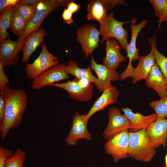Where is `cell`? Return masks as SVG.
Masks as SVG:
<instances>
[{"mask_svg":"<svg viewBox=\"0 0 167 167\" xmlns=\"http://www.w3.org/2000/svg\"><path fill=\"white\" fill-rule=\"evenodd\" d=\"M0 92L6 105L4 118L0 125L1 138L4 140L10 130L17 127L20 124L28 101L26 94L23 88L13 89L7 85Z\"/></svg>","mask_w":167,"mask_h":167,"instance_id":"cell-1","label":"cell"},{"mask_svg":"<svg viewBox=\"0 0 167 167\" xmlns=\"http://www.w3.org/2000/svg\"><path fill=\"white\" fill-rule=\"evenodd\" d=\"M153 146L146 129L129 133V157L139 161L149 162L156 154Z\"/></svg>","mask_w":167,"mask_h":167,"instance_id":"cell-2","label":"cell"},{"mask_svg":"<svg viewBox=\"0 0 167 167\" xmlns=\"http://www.w3.org/2000/svg\"><path fill=\"white\" fill-rule=\"evenodd\" d=\"M136 22V19L135 18L130 21H118L115 19L113 13L110 11L109 14H107L100 23V35L102 36L101 43L107 39L114 38L119 42L122 48L126 51L129 44L128 41V34L126 29L123 27V25Z\"/></svg>","mask_w":167,"mask_h":167,"instance_id":"cell-3","label":"cell"},{"mask_svg":"<svg viewBox=\"0 0 167 167\" xmlns=\"http://www.w3.org/2000/svg\"><path fill=\"white\" fill-rule=\"evenodd\" d=\"M69 0H45V5L43 9L36 12L29 22L25 30L17 41H25L26 37L39 29L45 19L51 12L59 7L67 6Z\"/></svg>","mask_w":167,"mask_h":167,"instance_id":"cell-4","label":"cell"},{"mask_svg":"<svg viewBox=\"0 0 167 167\" xmlns=\"http://www.w3.org/2000/svg\"><path fill=\"white\" fill-rule=\"evenodd\" d=\"M42 49L38 57L31 63H27L24 71L27 77L34 79L42 72L59 63L58 58L49 52L46 45L42 43Z\"/></svg>","mask_w":167,"mask_h":167,"instance_id":"cell-5","label":"cell"},{"mask_svg":"<svg viewBox=\"0 0 167 167\" xmlns=\"http://www.w3.org/2000/svg\"><path fill=\"white\" fill-rule=\"evenodd\" d=\"M129 133L128 130L123 131L108 140L105 144V152L112 157L115 163L121 159L129 157Z\"/></svg>","mask_w":167,"mask_h":167,"instance_id":"cell-6","label":"cell"},{"mask_svg":"<svg viewBox=\"0 0 167 167\" xmlns=\"http://www.w3.org/2000/svg\"><path fill=\"white\" fill-rule=\"evenodd\" d=\"M76 34L77 41L81 46L83 54L87 57L92 55L93 51L98 46L99 30L94 24H86L78 28Z\"/></svg>","mask_w":167,"mask_h":167,"instance_id":"cell-7","label":"cell"},{"mask_svg":"<svg viewBox=\"0 0 167 167\" xmlns=\"http://www.w3.org/2000/svg\"><path fill=\"white\" fill-rule=\"evenodd\" d=\"M108 114V123L102 134L105 139L109 140L122 131L131 128L128 120L124 114H121L118 107H113L109 109Z\"/></svg>","mask_w":167,"mask_h":167,"instance_id":"cell-8","label":"cell"},{"mask_svg":"<svg viewBox=\"0 0 167 167\" xmlns=\"http://www.w3.org/2000/svg\"><path fill=\"white\" fill-rule=\"evenodd\" d=\"M66 66L64 64L58 63L47 69L33 79L31 88L39 90L68 78V74L65 71Z\"/></svg>","mask_w":167,"mask_h":167,"instance_id":"cell-9","label":"cell"},{"mask_svg":"<svg viewBox=\"0 0 167 167\" xmlns=\"http://www.w3.org/2000/svg\"><path fill=\"white\" fill-rule=\"evenodd\" d=\"M88 120L86 114H79L76 112L73 118L70 131L65 138V141L68 145L76 146L78 140L80 139L89 141L91 140V135L87 128Z\"/></svg>","mask_w":167,"mask_h":167,"instance_id":"cell-10","label":"cell"},{"mask_svg":"<svg viewBox=\"0 0 167 167\" xmlns=\"http://www.w3.org/2000/svg\"><path fill=\"white\" fill-rule=\"evenodd\" d=\"M91 56L89 66L95 72L97 76V81L95 85L98 91L103 92L112 86V81L120 79V75L116 69L109 68L103 64H98L92 55Z\"/></svg>","mask_w":167,"mask_h":167,"instance_id":"cell-11","label":"cell"},{"mask_svg":"<svg viewBox=\"0 0 167 167\" xmlns=\"http://www.w3.org/2000/svg\"><path fill=\"white\" fill-rule=\"evenodd\" d=\"M147 21L145 19L142 20L139 24L135 25V23L130 24L131 31V36L126 52V58L129 59L128 64L124 71L120 74V79L122 80L129 77L134 67L132 64V61L138 59L139 49L136 47V41L137 36L141 29L146 25Z\"/></svg>","mask_w":167,"mask_h":167,"instance_id":"cell-12","label":"cell"},{"mask_svg":"<svg viewBox=\"0 0 167 167\" xmlns=\"http://www.w3.org/2000/svg\"><path fill=\"white\" fill-rule=\"evenodd\" d=\"M119 4L127 5L125 0H90L87 6V19L89 20L97 21L100 23L107 15V11Z\"/></svg>","mask_w":167,"mask_h":167,"instance_id":"cell-13","label":"cell"},{"mask_svg":"<svg viewBox=\"0 0 167 167\" xmlns=\"http://www.w3.org/2000/svg\"><path fill=\"white\" fill-rule=\"evenodd\" d=\"M50 86L64 90L68 92L69 96L72 99L80 101L89 100L93 94L94 86L92 84L87 87H83L79 84L78 79L75 78L63 83H54Z\"/></svg>","mask_w":167,"mask_h":167,"instance_id":"cell-14","label":"cell"},{"mask_svg":"<svg viewBox=\"0 0 167 167\" xmlns=\"http://www.w3.org/2000/svg\"><path fill=\"white\" fill-rule=\"evenodd\" d=\"M24 42L13 41L8 38L0 42V62L4 67L17 63L19 58V52L23 50Z\"/></svg>","mask_w":167,"mask_h":167,"instance_id":"cell-15","label":"cell"},{"mask_svg":"<svg viewBox=\"0 0 167 167\" xmlns=\"http://www.w3.org/2000/svg\"><path fill=\"white\" fill-rule=\"evenodd\" d=\"M152 145L156 148L167 146V118H158L146 129Z\"/></svg>","mask_w":167,"mask_h":167,"instance_id":"cell-16","label":"cell"},{"mask_svg":"<svg viewBox=\"0 0 167 167\" xmlns=\"http://www.w3.org/2000/svg\"><path fill=\"white\" fill-rule=\"evenodd\" d=\"M122 111L130 122L131 128L129 132H135L142 129H146L157 118V116L155 113L151 115L145 116L139 112L135 113L129 108H122Z\"/></svg>","mask_w":167,"mask_h":167,"instance_id":"cell-17","label":"cell"},{"mask_svg":"<svg viewBox=\"0 0 167 167\" xmlns=\"http://www.w3.org/2000/svg\"><path fill=\"white\" fill-rule=\"evenodd\" d=\"M145 84L148 88L154 89L160 99L167 96V82L156 62L145 80Z\"/></svg>","mask_w":167,"mask_h":167,"instance_id":"cell-18","label":"cell"},{"mask_svg":"<svg viewBox=\"0 0 167 167\" xmlns=\"http://www.w3.org/2000/svg\"><path fill=\"white\" fill-rule=\"evenodd\" d=\"M105 41L106 55L103 59V64L109 68L116 69L126 58L121 53V48L115 38H111Z\"/></svg>","mask_w":167,"mask_h":167,"instance_id":"cell-19","label":"cell"},{"mask_svg":"<svg viewBox=\"0 0 167 167\" xmlns=\"http://www.w3.org/2000/svg\"><path fill=\"white\" fill-rule=\"evenodd\" d=\"M138 60L137 66L135 68H134L129 77L132 79L133 84H135L143 79L146 80L156 62L154 55L152 49L147 55L139 56Z\"/></svg>","mask_w":167,"mask_h":167,"instance_id":"cell-20","label":"cell"},{"mask_svg":"<svg viewBox=\"0 0 167 167\" xmlns=\"http://www.w3.org/2000/svg\"><path fill=\"white\" fill-rule=\"evenodd\" d=\"M119 92V90L114 86H112L104 90L86 114L87 118L89 119L97 112L104 110L109 105L117 103Z\"/></svg>","mask_w":167,"mask_h":167,"instance_id":"cell-21","label":"cell"},{"mask_svg":"<svg viewBox=\"0 0 167 167\" xmlns=\"http://www.w3.org/2000/svg\"><path fill=\"white\" fill-rule=\"evenodd\" d=\"M46 34L43 28L38 29L28 35L26 38L23 49V55L22 62L24 63L29 59L40 43H42L43 38Z\"/></svg>","mask_w":167,"mask_h":167,"instance_id":"cell-22","label":"cell"},{"mask_svg":"<svg viewBox=\"0 0 167 167\" xmlns=\"http://www.w3.org/2000/svg\"><path fill=\"white\" fill-rule=\"evenodd\" d=\"M67 74L74 76L78 79H85L89 81L92 84L96 83L97 81L96 78L92 74V69L89 66L87 68L79 67L78 63L74 60H71L65 67Z\"/></svg>","mask_w":167,"mask_h":167,"instance_id":"cell-23","label":"cell"},{"mask_svg":"<svg viewBox=\"0 0 167 167\" xmlns=\"http://www.w3.org/2000/svg\"><path fill=\"white\" fill-rule=\"evenodd\" d=\"M148 42L153 52L156 62L167 82V57L160 53L157 49L156 34L153 37H149Z\"/></svg>","mask_w":167,"mask_h":167,"instance_id":"cell-24","label":"cell"},{"mask_svg":"<svg viewBox=\"0 0 167 167\" xmlns=\"http://www.w3.org/2000/svg\"><path fill=\"white\" fill-rule=\"evenodd\" d=\"M28 23L14 10L9 28L19 37L25 30Z\"/></svg>","mask_w":167,"mask_h":167,"instance_id":"cell-25","label":"cell"},{"mask_svg":"<svg viewBox=\"0 0 167 167\" xmlns=\"http://www.w3.org/2000/svg\"><path fill=\"white\" fill-rule=\"evenodd\" d=\"M13 8L0 13V41L8 39L10 35L7 32L9 28Z\"/></svg>","mask_w":167,"mask_h":167,"instance_id":"cell-26","label":"cell"},{"mask_svg":"<svg viewBox=\"0 0 167 167\" xmlns=\"http://www.w3.org/2000/svg\"><path fill=\"white\" fill-rule=\"evenodd\" d=\"M26 153L25 151L17 148L13 155L6 163V167H23Z\"/></svg>","mask_w":167,"mask_h":167,"instance_id":"cell-27","label":"cell"},{"mask_svg":"<svg viewBox=\"0 0 167 167\" xmlns=\"http://www.w3.org/2000/svg\"><path fill=\"white\" fill-rule=\"evenodd\" d=\"M149 104L154 110L158 118H167V96L158 100L151 101Z\"/></svg>","mask_w":167,"mask_h":167,"instance_id":"cell-28","label":"cell"},{"mask_svg":"<svg viewBox=\"0 0 167 167\" xmlns=\"http://www.w3.org/2000/svg\"><path fill=\"white\" fill-rule=\"evenodd\" d=\"M36 5H25L20 3L14 8V10L29 22L36 13Z\"/></svg>","mask_w":167,"mask_h":167,"instance_id":"cell-29","label":"cell"},{"mask_svg":"<svg viewBox=\"0 0 167 167\" xmlns=\"http://www.w3.org/2000/svg\"><path fill=\"white\" fill-rule=\"evenodd\" d=\"M149 1L154 7L155 15L160 19L163 13L166 0H150Z\"/></svg>","mask_w":167,"mask_h":167,"instance_id":"cell-30","label":"cell"},{"mask_svg":"<svg viewBox=\"0 0 167 167\" xmlns=\"http://www.w3.org/2000/svg\"><path fill=\"white\" fill-rule=\"evenodd\" d=\"M14 154L11 149L0 145V167H6V162L9 158L13 155Z\"/></svg>","mask_w":167,"mask_h":167,"instance_id":"cell-31","label":"cell"},{"mask_svg":"<svg viewBox=\"0 0 167 167\" xmlns=\"http://www.w3.org/2000/svg\"><path fill=\"white\" fill-rule=\"evenodd\" d=\"M21 1V0H0V13L13 8Z\"/></svg>","mask_w":167,"mask_h":167,"instance_id":"cell-32","label":"cell"},{"mask_svg":"<svg viewBox=\"0 0 167 167\" xmlns=\"http://www.w3.org/2000/svg\"><path fill=\"white\" fill-rule=\"evenodd\" d=\"M4 66L0 62V89L1 91L8 84L10 81L5 75L4 71Z\"/></svg>","mask_w":167,"mask_h":167,"instance_id":"cell-33","label":"cell"},{"mask_svg":"<svg viewBox=\"0 0 167 167\" xmlns=\"http://www.w3.org/2000/svg\"><path fill=\"white\" fill-rule=\"evenodd\" d=\"M73 14L67 8H64L62 16L63 21L69 25L72 24L73 22V20L72 18Z\"/></svg>","mask_w":167,"mask_h":167,"instance_id":"cell-34","label":"cell"},{"mask_svg":"<svg viewBox=\"0 0 167 167\" xmlns=\"http://www.w3.org/2000/svg\"><path fill=\"white\" fill-rule=\"evenodd\" d=\"M6 105L4 99L2 94L0 96V125L3 120L5 111Z\"/></svg>","mask_w":167,"mask_h":167,"instance_id":"cell-35","label":"cell"},{"mask_svg":"<svg viewBox=\"0 0 167 167\" xmlns=\"http://www.w3.org/2000/svg\"><path fill=\"white\" fill-rule=\"evenodd\" d=\"M66 6L67 8L73 14L78 11L80 8V5L73 0H70Z\"/></svg>","mask_w":167,"mask_h":167,"instance_id":"cell-36","label":"cell"},{"mask_svg":"<svg viewBox=\"0 0 167 167\" xmlns=\"http://www.w3.org/2000/svg\"><path fill=\"white\" fill-rule=\"evenodd\" d=\"M167 21V0H166V2L165 7L163 13L161 18L159 19L158 21L159 26L164 22Z\"/></svg>","mask_w":167,"mask_h":167,"instance_id":"cell-37","label":"cell"},{"mask_svg":"<svg viewBox=\"0 0 167 167\" xmlns=\"http://www.w3.org/2000/svg\"><path fill=\"white\" fill-rule=\"evenodd\" d=\"M42 0H22L20 3L22 4L28 5H36Z\"/></svg>","mask_w":167,"mask_h":167,"instance_id":"cell-38","label":"cell"},{"mask_svg":"<svg viewBox=\"0 0 167 167\" xmlns=\"http://www.w3.org/2000/svg\"><path fill=\"white\" fill-rule=\"evenodd\" d=\"M45 5V0H42L40 2L36 5V12H37L42 10L44 8Z\"/></svg>","mask_w":167,"mask_h":167,"instance_id":"cell-39","label":"cell"},{"mask_svg":"<svg viewBox=\"0 0 167 167\" xmlns=\"http://www.w3.org/2000/svg\"><path fill=\"white\" fill-rule=\"evenodd\" d=\"M165 167H167V153L165 157Z\"/></svg>","mask_w":167,"mask_h":167,"instance_id":"cell-40","label":"cell"}]
</instances>
